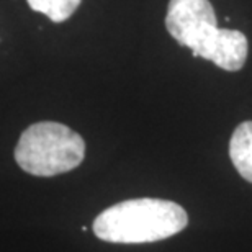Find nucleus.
Segmentation results:
<instances>
[{"label":"nucleus","instance_id":"20e7f679","mask_svg":"<svg viewBox=\"0 0 252 252\" xmlns=\"http://www.w3.org/2000/svg\"><path fill=\"white\" fill-rule=\"evenodd\" d=\"M229 158L241 177L252 184V122L241 123L229 141Z\"/></svg>","mask_w":252,"mask_h":252},{"label":"nucleus","instance_id":"39448f33","mask_svg":"<svg viewBox=\"0 0 252 252\" xmlns=\"http://www.w3.org/2000/svg\"><path fill=\"white\" fill-rule=\"evenodd\" d=\"M34 12L46 15L54 23H63L72 17L82 0H27Z\"/></svg>","mask_w":252,"mask_h":252},{"label":"nucleus","instance_id":"f257e3e1","mask_svg":"<svg viewBox=\"0 0 252 252\" xmlns=\"http://www.w3.org/2000/svg\"><path fill=\"white\" fill-rule=\"evenodd\" d=\"M165 27L195 58L208 59L224 70H241L248 59V38L238 30H221L210 0H170Z\"/></svg>","mask_w":252,"mask_h":252},{"label":"nucleus","instance_id":"7ed1b4c3","mask_svg":"<svg viewBox=\"0 0 252 252\" xmlns=\"http://www.w3.org/2000/svg\"><path fill=\"white\" fill-rule=\"evenodd\" d=\"M85 156L82 136L54 122L34 123L20 136L15 160L27 174L53 177L79 167Z\"/></svg>","mask_w":252,"mask_h":252},{"label":"nucleus","instance_id":"f03ea898","mask_svg":"<svg viewBox=\"0 0 252 252\" xmlns=\"http://www.w3.org/2000/svg\"><path fill=\"white\" fill-rule=\"evenodd\" d=\"M187 224V211L174 201L134 198L103 210L94 221V233L107 243L143 244L167 239Z\"/></svg>","mask_w":252,"mask_h":252}]
</instances>
